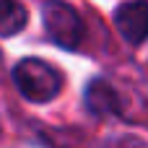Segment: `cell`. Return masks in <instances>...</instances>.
<instances>
[{"instance_id": "obj_1", "label": "cell", "mask_w": 148, "mask_h": 148, "mask_svg": "<svg viewBox=\"0 0 148 148\" xmlns=\"http://www.w3.org/2000/svg\"><path fill=\"white\" fill-rule=\"evenodd\" d=\"M13 83L16 88L36 104L52 101L62 91V75L55 65L39 60V57H26L13 68Z\"/></svg>"}, {"instance_id": "obj_4", "label": "cell", "mask_w": 148, "mask_h": 148, "mask_svg": "<svg viewBox=\"0 0 148 148\" xmlns=\"http://www.w3.org/2000/svg\"><path fill=\"white\" fill-rule=\"evenodd\" d=\"M86 107L99 114V117H107V114H120L122 112V99L117 94V88L104 81V78H94L86 88Z\"/></svg>"}, {"instance_id": "obj_2", "label": "cell", "mask_w": 148, "mask_h": 148, "mask_svg": "<svg viewBox=\"0 0 148 148\" xmlns=\"http://www.w3.org/2000/svg\"><path fill=\"white\" fill-rule=\"evenodd\" d=\"M44 29L52 36L55 44L65 47V49H75L83 39V21L78 16V10L62 0H47L44 10Z\"/></svg>"}, {"instance_id": "obj_5", "label": "cell", "mask_w": 148, "mask_h": 148, "mask_svg": "<svg viewBox=\"0 0 148 148\" xmlns=\"http://www.w3.org/2000/svg\"><path fill=\"white\" fill-rule=\"evenodd\" d=\"M29 21L26 5L18 0H0V36H13L18 34Z\"/></svg>"}, {"instance_id": "obj_6", "label": "cell", "mask_w": 148, "mask_h": 148, "mask_svg": "<svg viewBox=\"0 0 148 148\" xmlns=\"http://www.w3.org/2000/svg\"><path fill=\"white\" fill-rule=\"evenodd\" d=\"M120 148H148L140 138H122L120 140Z\"/></svg>"}, {"instance_id": "obj_3", "label": "cell", "mask_w": 148, "mask_h": 148, "mask_svg": "<svg viewBox=\"0 0 148 148\" xmlns=\"http://www.w3.org/2000/svg\"><path fill=\"white\" fill-rule=\"evenodd\" d=\"M114 26L130 44L146 42L148 39V3L146 0L122 3L114 10Z\"/></svg>"}]
</instances>
